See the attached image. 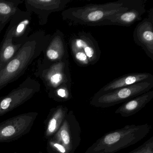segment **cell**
<instances>
[{"label":"cell","instance_id":"2","mask_svg":"<svg viewBox=\"0 0 153 153\" xmlns=\"http://www.w3.org/2000/svg\"><path fill=\"white\" fill-rule=\"evenodd\" d=\"M51 35L44 32L31 35L15 56L0 70V88L18 79L29 65L46 49Z\"/></svg>","mask_w":153,"mask_h":153},{"label":"cell","instance_id":"17","mask_svg":"<svg viewBox=\"0 0 153 153\" xmlns=\"http://www.w3.org/2000/svg\"><path fill=\"white\" fill-rule=\"evenodd\" d=\"M51 92L57 100L61 102L69 101L72 98L71 85H62Z\"/></svg>","mask_w":153,"mask_h":153},{"label":"cell","instance_id":"3","mask_svg":"<svg viewBox=\"0 0 153 153\" xmlns=\"http://www.w3.org/2000/svg\"><path fill=\"white\" fill-rule=\"evenodd\" d=\"M148 123L126 125L110 131L92 144L84 153H115L132 146L147 136L151 131Z\"/></svg>","mask_w":153,"mask_h":153},{"label":"cell","instance_id":"4","mask_svg":"<svg viewBox=\"0 0 153 153\" xmlns=\"http://www.w3.org/2000/svg\"><path fill=\"white\" fill-rule=\"evenodd\" d=\"M153 87V80L144 81L99 95H94L89 104L97 108H105L125 102L137 96L150 91Z\"/></svg>","mask_w":153,"mask_h":153},{"label":"cell","instance_id":"18","mask_svg":"<svg viewBox=\"0 0 153 153\" xmlns=\"http://www.w3.org/2000/svg\"><path fill=\"white\" fill-rule=\"evenodd\" d=\"M75 62L79 67H86L90 65L89 60L85 53L80 49L70 47Z\"/></svg>","mask_w":153,"mask_h":153},{"label":"cell","instance_id":"11","mask_svg":"<svg viewBox=\"0 0 153 153\" xmlns=\"http://www.w3.org/2000/svg\"><path fill=\"white\" fill-rule=\"evenodd\" d=\"M32 13L19 10L10 22L8 28L11 29L13 42L20 43L28 37L31 30Z\"/></svg>","mask_w":153,"mask_h":153},{"label":"cell","instance_id":"8","mask_svg":"<svg viewBox=\"0 0 153 153\" xmlns=\"http://www.w3.org/2000/svg\"><path fill=\"white\" fill-rule=\"evenodd\" d=\"M71 0H27L25 1L26 11L38 16L40 24L45 25L51 13L62 11Z\"/></svg>","mask_w":153,"mask_h":153},{"label":"cell","instance_id":"10","mask_svg":"<svg viewBox=\"0 0 153 153\" xmlns=\"http://www.w3.org/2000/svg\"><path fill=\"white\" fill-rule=\"evenodd\" d=\"M45 59L59 62L69 59L68 48L63 33L57 30L51 35L49 43L43 52Z\"/></svg>","mask_w":153,"mask_h":153},{"label":"cell","instance_id":"6","mask_svg":"<svg viewBox=\"0 0 153 153\" xmlns=\"http://www.w3.org/2000/svg\"><path fill=\"white\" fill-rule=\"evenodd\" d=\"M81 129L73 111H69L57 134V142L74 153L81 141Z\"/></svg>","mask_w":153,"mask_h":153},{"label":"cell","instance_id":"7","mask_svg":"<svg viewBox=\"0 0 153 153\" xmlns=\"http://www.w3.org/2000/svg\"><path fill=\"white\" fill-rule=\"evenodd\" d=\"M134 42L140 46L148 57L153 61V8L147 17L139 23L133 33Z\"/></svg>","mask_w":153,"mask_h":153},{"label":"cell","instance_id":"12","mask_svg":"<svg viewBox=\"0 0 153 153\" xmlns=\"http://www.w3.org/2000/svg\"><path fill=\"white\" fill-rule=\"evenodd\" d=\"M150 80H153V76L147 72H135L126 74L106 84L97 91L94 95L102 94L118 88Z\"/></svg>","mask_w":153,"mask_h":153},{"label":"cell","instance_id":"13","mask_svg":"<svg viewBox=\"0 0 153 153\" xmlns=\"http://www.w3.org/2000/svg\"><path fill=\"white\" fill-rule=\"evenodd\" d=\"M146 1L126 11L111 17L105 25H117L130 27L142 19V16L146 12Z\"/></svg>","mask_w":153,"mask_h":153},{"label":"cell","instance_id":"1","mask_svg":"<svg viewBox=\"0 0 153 153\" xmlns=\"http://www.w3.org/2000/svg\"><path fill=\"white\" fill-rule=\"evenodd\" d=\"M144 0H119L103 4H90L63 10V20L69 25L100 26L112 16L126 11L142 3Z\"/></svg>","mask_w":153,"mask_h":153},{"label":"cell","instance_id":"20","mask_svg":"<svg viewBox=\"0 0 153 153\" xmlns=\"http://www.w3.org/2000/svg\"><path fill=\"white\" fill-rule=\"evenodd\" d=\"M15 130L14 127L12 126H8L6 127L2 130V135L5 137H9V136H11L13 135L15 133Z\"/></svg>","mask_w":153,"mask_h":153},{"label":"cell","instance_id":"5","mask_svg":"<svg viewBox=\"0 0 153 153\" xmlns=\"http://www.w3.org/2000/svg\"><path fill=\"white\" fill-rule=\"evenodd\" d=\"M36 73L51 91L62 85H71L69 59L54 62L44 59L39 63Z\"/></svg>","mask_w":153,"mask_h":153},{"label":"cell","instance_id":"9","mask_svg":"<svg viewBox=\"0 0 153 153\" xmlns=\"http://www.w3.org/2000/svg\"><path fill=\"white\" fill-rule=\"evenodd\" d=\"M70 47L82 50L87 56L90 65L99 61L101 51L97 40L90 33L79 32L72 36L69 40Z\"/></svg>","mask_w":153,"mask_h":153},{"label":"cell","instance_id":"15","mask_svg":"<svg viewBox=\"0 0 153 153\" xmlns=\"http://www.w3.org/2000/svg\"><path fill=\"white\" fill-rule=\"evenodd\" d=\"M24 42L14 43L12 30L10 28H7L0 46V70L15 56Z\"/></svg>","mask_w":153,"mask_h":153},{"label":"cell","instance_id":"16","mask_svg":"<svg viewBox=\"0 0 153 153\" xmlns=\"http://www.w3.org/2000/svg\"><path fill=\"white\" fill-rule=\"evenodd\" d=\"M20 2L19 0H0V33L19 9Z\"/></svg>","mask_w":153,"mask_h":153},{"label":"cell","instance_id":"21","mask_svg":"<svg viewBox=\"0 0 153 153\" xmlns=\"http://www.w3.org/2000/svg\"><path fill=\"white\" fill-rule=\"evenodd\" d=\"M11 102V99L9 98V97H7V98H5L1 101V105H0L1 107L4 110L7 109L9 107Z\"/></svg>","mask_w":153,"mask_h":153},{"label":"cell","instance_id":"19","mask_svg":"<svg viewBox=\"0 0 153 153\" xmlns=\"http://www.w3.org/2000/svg\"><path fill=\"white\" fill-rule=\"evenodd\" d=\"M128 153H153V137L138 147Z\"/></svg>","mask_w":153,"mask_h":153},{"label":"cell","instance_id":"14","mask_svg":"<svg viewBox=\"0 0 153 153\" xmlns=\"http://www.w3.org/2000/svg\"><path fill=\"white\" fill-rule=\"evenodd\" d=\"M153 98V90L137 96L124 102L115 111V113L123 117H128L138 112Z\"/></svg>","mask_w":153,"mask_h":153}]
</instances>
